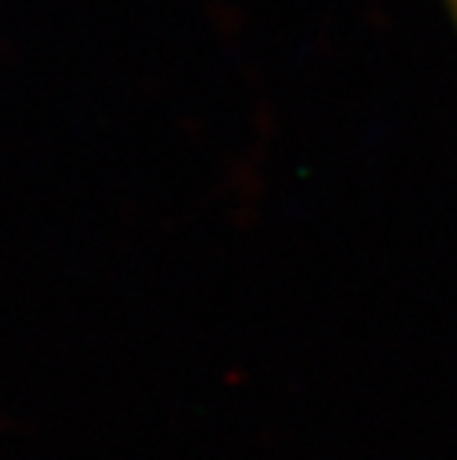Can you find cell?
<instances>
[{
    "instance_id": "1",
    "label": "cell",
    "mask_w": 457,
    "mask_h": 460,
    "mask_svg": "<svg viewBox=\"0 0 457 460\" xmlns=\"http://www.w3.org/2000/svg\"><path fill=\"white\" fill-rule=\"evenodd\" d=\"M443 4H445V9H449L452 22H454V27H457V0H443Z\"/></svg>"
}]
</instances>
